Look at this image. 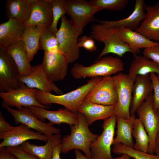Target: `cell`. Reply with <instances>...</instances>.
I'll return each instance as SVG.
<instances>
[{
	"instance_id": "1",
	"label": "cell",
	"mask_w": 159,
	"mask_h": 159,
	"mask_svg": "<svg viewBox=\"0 0 159 159\" xmlns=\"http://www.w3.org/2000/svg\"><path fill=\"white\" fill-rule=\"evenodd\" d=\"M77 114L76 123L70 125V134L64 136L61 140V152L66 153L72 150H80L90 159L92 156L91 144L97 138L98 135L90 131L87 120L83 115L78 112Z\"/></svg>"
},
{
	"instance_id": "2",
	"label": "cell",
	"mask_w": 159,
	"mask_h": 159,
	"mask_svg": "<svg viewBox=\"0 0 159 159\" xmlns=\"http://www.w3.org/2000/svg\"><path fill=\"white\" fill-rule=\"evenodd\" d=\"M101 77L92 78L87 80L86 84L76 89L59 95H54L51 93L43 92L37 90L35 96L38 101L42 105L48 106L52 104H59L76 113L78 112L80 105L88 93Z\"/></svg>"
},
{
	"instance_id": "3",
	"label": "cell",
	"mask_w": 159,
	"mask_h": 159,
	"mask_svg": "<svg viewBox=\"0 0 159 159\" xmlns=\"http://www.w3.org/2000/svg\"><path fill=\"white\" fill-rule=\"evenodd\" d=\"M124 69V62L120 57L108 56L96 60L88 66L75 63L71 69V73L76 79L85 77L92 78L115 75L121 72Z\"/></svg>"
},
{
	"instance_id": "4",
	"label": "cell",
	"mask_w": 159,
	"mask_h": 159,
	"mask_svg": "<svg viewBox=\"0 0 159 159\" xmlns=\"http://www.w3.org/2000/svg\"><path fill=\"white\" fill-rule=\"evenodd\" d=\"M56 34L60 50L66 57L69 64L76 62L80 57V48L78 46V37L83 29L73 24L64 15Z\"/></svg>"
},
{
	"instance_id": "5",
	"label": "cell",
	"mask_w": 159,
	"mask_h": 159,
	"mask_svg": "<svg viewBox=\"0 0 159 159\" xmlns=\"http://www.w3.org/2000/svg\"><path fill=\"white\" fill-rule=\"evenodd\" d=\"M90 36L94 40L103 43L104 47L96 60L109 53L122 57L126 52H131L128 45L121 41L117 33V28L108 27L99 24L91 27Z\"/></svg>"
},
{
	"instance_id": "6",
	"label": "cell",
	"mask_w": 159,
	"mask_h": 159,
	"mask_svg": "<svg viewBox=\"0 0 159 159\" xmlns=\"http://www.w3.org/2000/svg\"><path fill=\"white\" fill-rule=\"evenodd\" d=\"M153 94H151L137 109L139 118L149 139L148 153L154 154L156 136L159 132V112L154 109Z\"/></svg>"
},
{
	"instance_id": "7",
	"label": "cell",
	"mask_w": 159,
	"mask_h": 159,
	"mask_svg": "<svg viewBox=\"0 0 159 159\" xmlns=\"http://www.w3.org/2000/svg\"><path fill=\"white\" fill-rule=\"evenodd\" d=\"M112 77L117 95V100L114 115L125 119L130 117V109L132 98V91L134 80L128 74L122 72Z\"/></svg>"
},
{
	"instance_id": "8",
	"label": "cell",
	"mask_w": 159,
	"mask_h": 159,
	"mask_svg": "<svg viewBox=\"0 0 159 159\" xmlns=\"http://www.w3.org/2000/svg\"><path fill=\"white\" fill-rule=\"evenodd\" d=\"M1 105L12 116L16 125L24 124L49 137L60 132V129L55 127L49 122L46 123L39 120L28 107H22L20 109H14L3 102Z\"/></svg>"
},
{
	"instance_id": "9",
	"label": "cell",
	"mask_w": 159,
	"mask_h": 159,
	"mask_svg": "<svg viewBox=\"0 0 159 159\" xmlns=\"http://www.w3.org/2000/svg\"><path fill=\"white\" fill-rule=\"evenodd\" d=\"M116 116L114 115L104 120L102 133L91 144L92 156L90 159H113L111 146L113 144Z\"/></svg>"
},
{
	"instance_id": "10",
	"label": "cell",
	"mask_w": 159,
	"mask_h": 159,
	"mask_svg": "<svg viewBox=\"0 0 159 159\" xmlns=\"http://www.w3.org/2000/svg\"><path fill=\"white\" fill-rule=\"evenodd\" d=\"M21 75L11 56L6 49L0 47V92H6L26 85L20 80Z\"/></svg>"
},
{
	"instance_id": "11",
	"label": "cell",
	"mask_w": 159,
	"mask_h": 159,
	"mask_svg": "<svg viewBox=\"0 0 159 159\" xmlns=\"http://www.w3.org/2000/svg\"><path fill=\"white\" fill-rule=\"evenodd\" d=\"M93 103L105 105H116L117 95L112 76L102 77L89 91L85 98Z\"/></svg>"
},
{
	"instance_id": "12",
	"label": "cell",
	"mask_w": 159,
	"mask_h": 159,
	"mask_svg": "<svg viewBox=\"0 0 159 159\" xmlns=\"http://www.w3.org/2000/svg\"><path fill=\"white\" fill-rule=\"evenodd\" d=\"M66 14L74 24L83 29L94 21L95 14L101 10L85 0H66Z\"/></svg>"
},
{
	"instance_id": "13",
	"label": "cell",
	"mask_w": 159,
	"mask_h": 159,
	"mask_svg": "<svg viewBox=\"0 0 159 159\" xmlns=\"http://www.w3.org/2000/svg\"><path fill=\"white\" fill-rule=\"evenodd\" d=\"M37 90L25 85L7 92H0V97L2 99V102L16 109L32 106L49 109V106L41 104L37 100L35 96Z\"/></svg>"
},
{
	"instance_id": "14",
	"label": "cell",
	"mask_w": 159,
	"mask_h": 159,
	"mask_svg": "<svg viewBox=\"0 0 159 159\" xmlns=\"http://www.w3.org/2000/svg\"><path fill=\"white\" fill-rule=\"evenodd\" d=\"M69 63L60 50L44 52L42 64L47 78L54 82L63 80L67 75Z\"/></svg>"
},
{
	"instance_id": "15",
	"label": "cell",
	"mask_w": 159,
	"mask_h": 159,
	"mask_svg": "<svg viewBox=\"0 0 159 159\" xmlns=\"http://www.w3.org/2000/svg\"><path fill=\"white\" fill-rule=\"evenodd\" d=\"M49 137L42 133L34 131L25 125L20 124L11 130L0 132V139L2 141L0 148L20 145L29 140H37L47 142Z\"/></svg>"
},
{
	"instance_id": "16",
	"label": "cell",
	"mask_w": 159,
	"mask_h": 159,
	"mask_svg": "<svg viewBox=\"0 0 159 159\" xmlns=\"http://www.w3.org/2000/svg\"><path fill=\"white\" fill-rule=\"evenodd\" d=\"M20 80L29 88L44 92L51 93L53 91L60 95L63 94L54 83L47 78L41 64L33 66L31 74L26 77L21 76Z\"/></svg>"
},
{
	"instance_id": "17",
	"label": "cell",
	"mask_w": 159,
	"mask_h": 159,
	"mask_svg": "<svg viewBox=\"0 0 159 159\" xmlns=\"http://www.w3.org/2000/svg\"><path fill=\"white\" fill-rule=\"evenodd\" d=\"M29 107L30 111L40 120L45 122L49 120L51 125L65 123L70 125L75 124L77 120V113L73 112L68 109L60 108L56 111H51L36 106Z\"/></svg>"
},
{
	"instance_id": "18",
	"label": "cell",
	"mask_w": 159,
	"mask_h": 159,
	"mask_svg": "<svg viewBox=\"0 0 159 159\" xmlns=\"http://www.w3.org/2000/svg\"><path fill=\"white\" fill-rule=\"evenodd\" d=\"M146 15L135 31L150 40L159 42V2L146 5Z\"/></svg>"
},
{
	"instance_id": "19",
	"label": "cell",
	"mask_w": 159,
	"mask_h": 159,
	"mask_svg": "<svg viewBox=\"0 0 159 159\" xmlns=\"http://www.w3.org/2000/svg\"><path fill=\"white\" fill-rule=\"evenodd\" d=\"M146 5L143 0H136L131 14L125 19L114 21L95 19L99 24L108 27L124 28L135 31L139 27L146 15Z\"/></svg>"
},
{
	"instance_id": "20",
	"label": "cell",
	"mask_w": 159,
	"mask_h": 159,
	"mask_svg": "<svg viewBox=\"0 0 159 159\" xmlns=\"http://www.w3.org/2000/svg\"><path fill=\"white\" fill-rule=\"evenodd\" d=\"M53 20L52 6L49 0H34L32 4L30 17L25 26L44 25L48 28Z\"/></svg>"
},
{
	"instance_id": "21",
	"label": "cell",
	"mask_w": 159,
	"mask_h": 159,
	"mask_svg": "<svg viewBox=\"0 0 159 159\" xmlns=\"http://www.w3.org/2000/svg\"><path fill=\"white\" fill-rule=\"evenodd\" d=\"M117 33L119 39L127 44L134 55H138L142 48L159 45V42L150 40L135 31L124 28H117Z\"/></svg>"
},
{
	"instance_id": "22",
	"label": "cell",
	"mask_w": 159,
	"mask_h": 159,
	"mask_svg": "<svg viewBox=\"0 0 159 159\" xmlns=\"http://www.w3.org/2000/svg\"><path fill=\"white\" fill-rule=\"evenodd\" d=\"M153 91L149 74L138 75L135 79L132 91V98L130 109V115H135L139 106Z\"/></svg>"
},
{
	"instance_id": "23",
	"label": "cell",
	"mask_w": 159,
	"mask_h": 159,
	"mask_svg": "<svg viewBox=\"0 0 159 159\" xmlns=\"http://www.w3.org/2000/svg\"><path fill=\"white\" fill-rule=\"evenodd\" d=\"M25 26L24 23L11 18L0 24V47L6 48L21 40Z\"/></svg>"
},
{
	"instance_id": "24",
	"label": "cell",
	"mask_w": 159,
	"mask_h": 159,
	"mask_svg": "<svg viewBox=\"0 0 159 159\" xmlns=\"http://www.w3.org/2000/svg\"><path fill=\"white\" fill-rule=\"evenodd\" d=\"M116 105H105L91 102L85 99L78 112L85 117L89 125L99 120L108 119L114 115Z\"/></svg>"
},
{
	"instance_id": "25",
	"label": "cell",
	"mask_w": 159,
	"mask_h": 159,
	"mask_svg": "<svg viewBox=\"0 0 159 159\" xmlns=\"http://www.w3.org/2000/svg\"><path fill=\"white\" fill-rule=\"evenodd\" d=\"M48 27L44 25L25 26L21 40L24 42L28 58L31 61L38 50L41 49L39 39Z\"/></svg>"
},
{
	"instance_id": "26",
	"label": "cell",
	"mask_w": 159,
	"mask_h": 159,
	"mask_svg": "<svg viewBox=\"0 0 159 159\" xmlns=\"http://www.w3.org/2000/svg\"><path fill=\"white\" fill-rule=\"evenodd\" d=\"M5 48L15 61L21 76L29 75L32 66L30 64L23 42L20 40Z\"/></svg>"
},
{
	"instance_id": "27",
	"label": "cell",
	"mask_w": 159,
	"mask_h": 159,
	"mask_svg": "<svg viewBox=\"0 0 159 159\" xmlns=\"http://www.w3.org/2000/svg\"><path fill=\"white\" fill-rule=\"evenodd\" d=\"M136 119L135 115H131L128 119L116 117V136L114 139L112 145L122 144L134 148L132 132Z\"/></svg>"
},
{
	"instance_id": "28",
	"label": "cell",
	"mask_w": 159,
	"mask_h": 159,
	"mask_svg": "<svg viewBox=\"0 0 159 159\" xmlns=\"http://www.w3.org/2000/svg\"><path fill=\"white\" fill-rule=\"evenodd\" d=\"M130 65L128 75L135 81L138 75H144L154 73L159 75V65L144 56L134 55Z\"/></svg>"
},
{
	"instance_id": "29",
	"label": "cell",
	"mask_w": 159,
	"mask_h": 159,
	"mask_svg": "<svg viewBox=\"0 0 159 159\" xmlns=\"http://www.w3.org/2000/svg\"><path fill=\"white\" fill-rule=\"evenodd\" d=\"M34 0H6L5 4L8 19L15 18L25 23L30 17Z\"/></svg>"
},
{
	"instance_id": "30",
	"label": "cell",
	"mask_w": 159,
	"mask_h": 159,
	"mask_svg": "<svg viewBox=\"0 0 159 159\" xmlns=\"http://www.w3.org/2000/svg\"><path fill=\"white\" fill-rule=\"evenodd\" d=\"M61 135L55 134L49 137L44 145L38 146L28 141L20 145L24 150L37 157L39 159H51L53 148L55 144L61 141Z\"/></svg>"
},
{
	"instance_id": "31",
	"label": "cell",
	"mask_w": 159,
	"mask_h": 159,
	"mask_svg": "<svg viewBox=\"0 0 159 159\" xmlns=\"http://www.w3.org/2000/svg\"><path fill=\"white\" fill-rule=\"evenodd\" d=\"M132 136L135 140L134 148L138 150L148 153L149 144V136L142 123L138 118H136L135 120Z\"/></svg>"
},
{
	"instance_id": "32",
	"label": "cell",
	"mask_w": 159,
	"mask_h": 159,
	"mask_svg": "<svg viewBox=\"0 0 159 159\" xmlns=\"http://www.w3.org/2000/svg\"><path fill=\"white\" fill-rule=\"evenodd\" d=\"M112 151L118 155L126 154L135 159H159V156L138 150L122 144L114 145Z\"/></svg>"
},
{
	"instance_id": "33",
	"label": "cell",
	"mask_w": 159,
	"mask_h": 159,
	"mask_svg": "<svg viewBox=\"0 0 159 159\" xmlns=\"http://www.w3.org/2000/svg\"><path fill=\"white\" fill-rule=\"evenodd\" d=\"M41 49L44 52L60 50L56 34L47 28L41 35L39 39Z\"/></svg>"
},
{
	"instance_id": "34",
	"label": "cell",
	"mask_w": 159,
	"mask_h": 159,
	"mask_svg": "<svg viewBox=\"0 0 159 159\" xmlns=\"http://www.w3.org/2000/svg\"><path fill=\"white\" fill-rule=\"evenodd\" d=\"M52 6L53 20L52 24L48 28L56 34L58 30L57 25L60 19L66 14V2L64 0H49Z\"/></svg>"
},
{
	"instance_id": "35",
	"label": "cell",
	"mask_w": 159,
	"mask_h": 159,
	"mask_svg": "<svg viewBox=\"0 0 159 159\" xmlns=\"http://www.w3.org/2000/svg\"><path fill=\"white\" fill-rule=\"evenodd\" d=\"M89 2L99 8L110 10L121 11L125 8L127 0H90Z\"/></svg>"
},
{
	"instance_id": "36",
	"label": "cell",
	"mask_w": 159,
	"mask_h": 159,
	"mask_svg": "<svg viewBox=\"0 0 159 159\" xmlns=\"http://www.w3.org/2000/svg\"><path fill=\"white\" fill-rule=\"evenodd\" d=\"M6 148L18 159H39L35 155L24 150L20 145Z\"/></svg>"
},
{
	"instance_id": "37",
	"label": "cell",
	"mask_w": 159,
	"mask_h": 159,
	"mask_svg": "<svg viewBox=\"0 0 159 159\" xmlns=\"http://www.w3.org/2000/svg\"><path fill=\"white\" fill-rule=\"evenodd\" d=\"M150 77L153 85L154 92V108L156 111L159 112V80L155 73L150 74Z\"/></svg>"
},
{
	"instance_id": "38",
	"label": "cell",
	"mask_w": 159,
	"mask_h": 159,
	"mask_svg": "<svg viewBox=\"0 0 159 159\" xmlns=\"http://www.w3.org/2000/svg\"><path fill=\"white\" fill-rule=\"evenodd\" d=\"M78 46L80 48L83 47L89 51L93 52L97 50L94 39L90 36L84 35L78 39Z\"/></svg>"
},
{
	"instance_id": "39",
	"label": "cell",
	"mask_w": 159,
	"mask_h": 159,
	"mask_svg": "<svg viewBox=\"0 0 159 159\" xmlns=\"http://www.w3.org/2000/svg\"><path fill=\"white\" fill-rule=\"evenodd\" d=\"M143 56L153 61L159 65V46L144 49Z\"/></svg>"
},
{
	"instance_id": "40",
	"label": "cell",
	"mask_w": 159,
	"mask_h": 159,
	"mask_svg": "<svg viewBox=\"0 0 159 159\" xmlns=\"http://www.w3.org/2000/svg\"><path fill=\"white\" fill-rule=\"evenodd\" d=\"M14 127L6 121L1 112H0V132H5L11 130Z\"/></svg>"
},
{
	"instance_id": "41",
	"label": "cell",
	"mask_w": 159,
	"mask_h": 159,
	"mask_svg": "<svg viewBox=\"0 0 159 159\" xmlns=\"http://www.w3.org/2000/svg\"><path fill=\"white\" fill-rule=\"evenodd\" d=\"M0 158L1 159H18L5 147L0 148Z\"/></svg>"
},
{
	"instance_id": "42",
	"label": "cell",
	"mask_w": 159,
	"mask_h": 159,
	"mask_svg": "<svg viewBox=\"0 0 159 159\" xmlns=\"http://www.w3.org/2000/svg\"><path fill=\"white\" fill-rule=\"evenodd\" d=\"M61 141L59 142L54 146L51 159H61L60 155L61 153Z\"/></svg>"
},
{
	"instance_id": "43",
	"label": "cell",
	"mask_w": 159,
	"mask_h": 159,
	"mask_svg": "<svg viewBox=\"0 0 159 159\" xmlns=\"http://www.w3.org/2000/svg\"><path fill=\"white\" fill-rule=\"evenodd\" d=\"M154 153L159 156V132L157 134L155 139Z\"/></svg>"
},
{
	"instance_id": "44",
	"label": "cell",
	"mask_w": 159,
	"mask_h": 159,
	"mask_svg": "<svg viewBox=\"0 0 159 159\" xmlns=\"http://www.w3.org/2000/svg\"><path fill=\"white\" fill-rule=\"evenodd\" d=\"M74 152L76 159H89L84 155L79 150H75Z\"/></svg>"
},
{
	"instance_id": "45",
	"label": "cell",
	"mask_w": 159,
	"mask_h": 159,
	"mask_svg": "<svg viewBox=\"0 0 159 159\" xmlns=\"http://www.w3.org/2000/svg\"><path fill=\"white\" fill-rule=\"evenodd\" d=\"M131 157L126 154H122L120 156L113 158V159H130Z\"/></svg>"
},
{
	"instance_id": "46",
	"label": "cell",
	"mask_w": 159,
	"mask_h": 159,
	"mask_svg": "<svg viewBox=\"0 0 159 159\" xmlns=\"http://www.w3.org/2000/svg\"><path fill=\"white\" fill-rule=\"evenodd\" d=\"M157 78H158V79L159 80V75H157Z\"/></svg>"
},
{
	"instance_id": "47",
	"label": "cell",
	"mask_w": 159,
	"mask_h": 159,
	"mask_svg": "<svg viewBox=\"0 0 159 159\" xmlns=\"http://www.w3.org/2000/svg\"><path fill=\"white\" fill-rule=\"evenodd\" d=\"M0 159H1L0 158Z\"/></svg>"
},
{
	"instance_id": "48",
	"label": "cell",
	"mask_w": 159,
	"mask_h": 159,
	"mask_svg": "<svg viewBox=\"0 0 159 159\" xmlns=\"http://www.w3.org/2000/svg\"></svg>"
}]
</instances>
